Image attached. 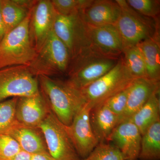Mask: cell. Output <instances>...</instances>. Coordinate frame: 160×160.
Returning a JSON list of instances; mask_svg holds the SVG:
<instances>
[{"instance_id":"cb8c5ba5","label":"cell","mask_w":160,"mask_h":160,"mask_svg":"<svg viewBox=\"0 0 160 160\" xmlns=\"http://www.w3.org/2000/svg\"><path fill=\"white\" fill-rule=\"evenodd\" d=\"M18 98L0 102V135L7 134L18 123L16 106Z\"/></svg>"},{"instance_id":"4fadbf2b","label":"cell","mask_w":160,"mask_h":160,"mask_svg":"<svg viewBox=\"0 0 160 160\" xmlns=\"http://www.w3.org/2000/svg\"><path fill=\"white\" fill-rule=\"evenodd\" d=\"M88 27L91 49L92 50L110 57L119 58L122 55V42L115 26Z\"/></svg>"},{"instance_id":"ba28073f","label":"cell","mask_w":160,"mask_h":160,"mask_svg":"<svg viewBox=\"0 0 160 160\" xmlns=\"http://www.w3.org/2000/svg\"><path fill=\"white\" fill-rule=\"evenodd\" d=\"M38 128L44 135L48 152L55 160H81L69 127L59 121L51 111Z\"/></svg>"},{"instance_id":"5bb4252c","label":"cell","mask_w":160,"mask_h":160,"mask_svg":"<svg viewBox=\"0 0 160 160\" xmlns=\"http://www.w3.org/2000/svg\"><path fill=\"white\" fill-rule=\"evenodd\" d=\"M121 13V7L116 0H91L80 12L83 22L89 27L115 26Z\"/></svg>"},{"instance_id":"7c38bea8","label":"cell","mask_w":160,"mask_h":160,"mask_svg":"<svg viewBox=\"0 0 160 160\" xmlns=\"http://www.w3.org/2000/svg\"><path fill=\"white\" fill-rule=\"evenodd\" d=\"M50 112L49 104L41 90L34 95L18 98L16 118L20 124L38 127Z\"/></svg>"},{"instance_id":"30bf717a","label":"cell","mask_w":160,"mask_h":160,"mask_svg":"<svg viewBox=\"0 0 160 160\" xmlns=\"http://www.w3.org/2000/svg\"><path fill=\"white\" fill-rule=\"evenodd\" d=\"M57 13L51 1H37L32 9L29 22V35L32 43L36 50H39L52 31Z\"/></svg>"},{"instance_id":"f546056e","label":"cell","mask_w":160,"mask_h":160,"mask_svg":"<svg viewBox=\"0 0 160 160\" xmlns=\"http://www.w3.org/2000/svg\"><path fill=\"white\" fill-rule=\"evenodd\" d=\"M32 160H55L49 152H42L32 155Z\"/></svg>"},{"instance_id":"277c9868","label":"cell","mask_w":160,"mask_h":160,"mask_svg":"<svg viewBox=\"0 0 160 160\" xmlns=\"http://www.w3.org/2000/svg\"><path fill=\"white\" fill-rule=\"evenodd\" d=\"M120 58L106 56L89 49L72 61L68 71L69 78L67 81L80 90L110 71L117 64Z\"/></svg>"},{"instance_id":"484cf974","label":"cell","mask_w":160,"mask_h":160,"mask_svg":"<svg viewBox=\"0 0 160 160\" xmlns=\"http://www.w3.org/2000/svg\"><path fill=\"white\" fill-rule=\"evenodd\" d=\"M91 0H52L58 14L67 16L78 13L91 2Z\"/></svg>"},{"instance_id":"4dcf8cb0","label":"cell","mask_w":160,"mask_h":160,"mask_svg":"<svg viewBox=\"0 0 160 160\" xmlns=\"http://www.w3.org/2000/svg\"><path fill=\"white\" fill-rule=\"evenodd\" d=\"M11 160H32V155L21 150Z\"/></svg>"},{"instance_id":"9c48e42d","label":"cell","mask_w":160,"mask_h":160,"mask_svg":"<svg viewBox=\"0 0 160 160\" xmlns=\"http://www.w3.org/2000/svg\"><path fill=\"white\" fill-rule=\"evenodd\" d=\"M40 92L37 76L28 66L0 69V102L9 98L31 96Z\"/></svg>"},{"instance_id":"d6986e66","label":"cell","mask_w":160,"mask_h":160,"mask_svg":"<svg viewBox=\"0 0 160 160\" xmlns=\"http://www.w3.org/2000/svg\"><path fill=\"white\" fill-rule=\"evenodd\" d=\"M137 46L146 65V78L153 82H160V34L145 40Z\"/></svg>"},{"instance_id":"f1b7e54d","label":"cell","mask_w":160,"mask_h":160,"mask_svg":"<svg viewBox=\"0 0 160 160\" xmlns=\"http://www.w3.org/2000/svg\"><path fill=\"white\" fill-rule=\"evenodd\" d=\"M129 86L103 102L112 112L117 115L119 118L123 114L126 109Z\"/></svg>"},{"instance_id":"6da1fadb","label":"cell","mask_w":160,"mask_h":160,"mask_svg":"<svg viewBox=\"0 0 160 160\" xmlns=\"http://www.w3.org/2000/svg\"><path fill=\"white\" fill-rule=\"evenodd\" d=\"M38 77L40 90L52 112L65 126L69 127L75 115L86 104L80 90L67 81L44 75Z\"/></svg>"},{"instance_id":"ffe728a7","label":"cell","mask_w":160,"mask_h":160,"mask_svg":"<svg viewBox=\"0 0 160 160\" xmlns=\"http://www.w3.org/2000/svg\"><path fill=\"white\" fill-rule=\"evenodd\" d=\"M159 94V89L139 110L127 120L137 126L142 136L149 126L160 119Z\"/></svg>"},{"instance_id":"2e32d148","label":"cell","mask_w":160,"mask_h":160,"mask_svg":"<svg viewBox=\"0 0 160 160\" xmlns=\"http://www.w3.org/2000/svg\"><path fill=\"white\" fill-rule=\"evenodd\" d=\"M159 89L160 82H153L145 78L133 80L129 87L126 109L119 118L118 124L129 119Z\"/></svg>"},{"instance_id":"8992f818","label":"cell","mask_w":160,"mask_h":160,"mask_svg":"<svg viewBox=\"0 0 160 160\" xmlns=\"http://www.w3.org/2000/svg\"><path fill=\"white\" fill-rule=\"evenodd\" d=\"M71 58L66 45L51 32L29 67L36 75L50 76L68 71Z\"/></svg>"},{"instance_id":"7a4b0ae2","label":"cell","mask_w":160,"mask_h":160,"mask_svg":"<svg viewBox=\"0 0 160 160\" xmlns=\"http://www.w3.org/2000/svg\"><path fill=\"white\" fill-rule=\"evenodd\" d=\"M31 12L18 26L6 33L0 42V69L13 66H29L34 59L37 52L29 35Z\"/></svg>"},{"instance_id":"603a6c76","label":"cell","mask_w":160,"mask_h":160,"mask_svg":"<svg viewBox=\"0 0 160 160\" xmlns=\"http://www.w3.org/2000/svg\"><path fill=\"white\" fill-rule=\"evenodd\" d=\"M122 56L125 67L132 77L146 78V65L137 45L124 49Z\"/></svg>"},{"instance_id":"3957f363","label":"cell","mask_w":160,"mask_h":160,"mask_svg":"<svg viewBox=\"0 0 160 160\" xmlns=\"http://www.w3.org/2000/svg\"><path fill=\"white\" fill-rule=\"evenodd\" d=\"M116 1L121 7V13L115 26L121 36L123 50L159 34L158 18L142 15L125 0Z\"/></svg>"},{"instance_id":"9a60e30c","label":"cell","mask_w":160,"mask_h":160,"mask_svg":"<svg viewBox=\"0 0 160 160\" xmlns=\"http://www.w3.org/2000/svg\"><path fill=\"white\" fill-rule=\"evenodd\" d=\"M142 135L129 120L120 123L112 134L109 141L119 149L125 160H138L141 149Z\"/></svg>"},{"instance_id":"7402d4cb","label":"cell","mask_w":160,"mask_h":160,"mask_svg":"<svg viewBox=\"0 0 160 160\" xmlns=\"http://www.w3.org/2000/svg\"><path fill=\"white\" fill-rule=\"evenodd\" d=\"M1 9L6 34L18 26L31 11L20 6L15 0H1Z\"/></svg>"},{"instance_id":"5b68a950","label":"cell","mask_w":160,"mask_h":160,"mask_svg":"<svg viewBox=\"0 0 160 160\" xmlns=\"http://www.w3.org/2000/svg\"><path fill=\"white\" fill-rule=\"evenodd\" d=\"M134 79L127 71L122 55L110 71L80 91L86 104L92 109L126 89Z\"/></svg>"},{"instance_id":"1f68e13d","label":"cell","mask_w":160,"mask_h":160,"mask_svg":"<svg viewBox=\"0 0 160 160\" xmlns=\"http://www.w3.org/2000/svg\"><path fill=\"white\" fill-rule=\"evenodd\" d=\"M6 34V29L4 26L1 9V0H0V42L2 39L3 38Z\"/></svg>"},{"instance_id":"e0dca14e","label":"cell","mask_w":160,"mask_h":160,"mask_svg":"<svg viewBox=\"0 0 160 160\" xmlns=\"http://www.w3.org/2000/svg\"><path fill=\"white\" fill-rule=\"evenodd\" d=\"M7 134L18 143L21 150L32 155L48 152L44 135L38 127L17 123Z\"/></svg>"},{"instance_id":"ac0fdd59","label":"cell","mask_w":160,"mask_h":160,"mask_svg":"<svg viewBox=\"0 0 160 160\" xmlns=\"http://www.w3.org/2000/svg\"><path fill=\"white\" fill-rule=\"evenodd\" d=\"M90 121L98 143L107 142L118 125L119 117L102 103L91 109Z\"/></svg>"},{"instance_id":"83f0119b","label":"cell","mask_w":160,"mask_h":160,"mask_svg":"<svg viewBox=\"0 0 160 160\" xmlns=\"http://www.w3.org/2000/svg\"><path fill=\"white\" fill-rule=\"evenodd\" d=\"M21 150L18 143L11 136L0 135V160H11Z\"/></svg>"},{"instance_id":"d4e9b609","label":"cell","mask_w":160,"mask_h":160,"mask_svg":"<svg viewBox=\"0 0 160 160\" xmlns=\"http://www.w3.org/2000/svg\"><path fill=\"white\" fill-rule=\"evenodd\" d=\"M83 160H125L119 149L114 145L100 143Z\"/></svg>"},{"instance_id":"8fae6325","label":"cell","mask_w":160,"mask_h":160,"mask_svg":"<svg viewBox=\"0 0 160 160\" xmlns=\"http://www.w3.org/2000/svg\"><path fill=\"white\" fill-rule=\"evenodd\" d=\"M91 109L87 104L75 116L69 127L75 148L81 158L85 159L98 144L90 121Z\"/></svg>"},{"instance_id":"4316f807","label":"cell","mask_w":160,"mask_h":160,"mask_svg":"<svg viewBox=\"0 0 160 160\" xmlns=\"http://www.w3.org/2000/svg\"><path fill=\"white\" fill-rule=\"evenodd\" d=\"M128 5L139 13L152 18H158L160 10L158 0H127Z\"/></svg>"},{"instance_id":"52a82bcc","label":"cell","mask_w":160,"mask_h":160,"mask_svg":"<svg viewBox=\"0 0 160 160\" xmlns=\"http://www.w3.org/2000/svg\"><path fill=\"white\" fill-rule=\"evenodd\" d=\"M52 31L67 47L71 62L91 49L89 27L83 22L80 12L67 16L57 14Z\"/></svg>"},{"instance_id":"44dd1931","label":"cell","mask_w":160,"mask_h":160,"mask_svg":"<svg viewBox=\"0 0 160 160\" xmlns=\"http://www.w3.org/2000/svg\"><path fill=\"white\" fill-rule=\"evenodd\" d=\"M138 159L160 160V120L149 126L142 136Z\"/></svg>"}]
</instances>
